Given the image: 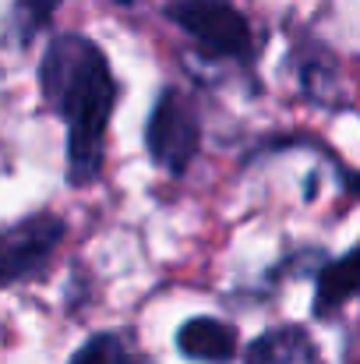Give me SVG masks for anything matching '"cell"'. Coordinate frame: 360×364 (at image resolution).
<instances>
[{
    "mask_svg": "<svg viewBox=\"0 0 360 364\" xmlns=\"http://www.w3.org/2000/svg\"><path fill=\"white\" fill-rule=\"evenodd\" d=\"M39 89L46 107L67 127V181L75 188L99 181L107 127L120 96L107 53L89 36H53L39 60Z\"/></svg>",
    "mask_w": 360,
    "mask_h": 364,
    "instance_id": "cell-1",
    "label": "cell"
},
{
    "mask_svg": "<svg viewBox=\"0 0 360 364\" xmlns=\"http://www.w3.org/2000/svg\"><path fill=\"white\" fill-rule=\"evenodd\" d=\"M166 18L209 57L247 64L254 57L251 21L230 0H173Z\"/></svg>",
    "mask_w": 360,
    "mask_h": 364,
    "instance_id": "cell-2",
    "label": "cell"
},
{
    "mask_svg": "<svg viewBox=\"0 0 360 364\" xmlns=\"http://www.w3.org/2000/svg\"><path fill=\"white\" fill-rule=\"evenodd\" d=\"M145 145H148V156L156 159V166L170 170L173 177H180L195 163L198 145H202V121H198L195 100L184 89L166 85L159 92L148 127H145Z\"/></svg>",
    "mask_w": 360,
    "mask_h": 364,
    "instance_id": "cell-3",
    "label": "cell"
},
{
    "mask_svg": "<svg viewBox=\"0 0 360 364\" xmlns=\"http://www.w3.org/2000/svg\"><path fill=\"white\" fill-rule=\"evenodd\" d=\"M64 234H67V227L53 213L28 216L25 223L4 230L0 234V287H11V283L36 276L53 258Z\"/></svg>",
    "mask_w": 360,
    "mask_h": 364,
    "instance_id": "cell-4",
    "label": "cell"
},
{
    "mask_svg": "<svg viewBox=\"0 0 360 364\" xmlns=\"http://www.w3.org/2000/svg\"><path fill=\"white\" fill-rule=\"evenodd\" d=\"M240 340L237 329L223 318H212V315H198V318H187L180 329H177V350L187 358V361L198 364H230L237 354Z\"/></svg>",
    "mask_w": 360,
    "mask_h": 364,
    "instance_id": "cell-5",
    "label": "cell"
},
{
    "mask_svg": "<svg viewBox=\"0 0 360 364\" xmlns=\"http://www.w3.org/2000/svg\"><path fill=\"white\" fill-rule=\"evenodd\" d=\"M244 364H322V358L304 326H276L247 343Z\"/></svg>",
    "mask_w": 360,
    "mask_h": 364,
    "instance_id": "cell-6",
    "label": "cell"
},
{
    "mask_svg": "<svg viewBox=\"0 0 360 364\" xmlns=\"http://www.w3.org/2000/svg\"><path fill=\"white\" fill-rule=\"evenodd\" d=\"M360 297V244L354 251H347L343 258L329 262L318 272V287H315V318H332L343 304H350Z\"/></svg>",
    "mask_w": 360,
    "mask_h": 364,
    "instance_id": "cell-7",
    "label": "cell"
},
{
    "mask_svg": "<svg viewBox=\"0 0 360 364\" xmlns=\"http://www.w3.org/2000/svg\"><path fill=\"white\" fill-rule=\"evenodd\" d=\"M67 364H145V358L127 333H96L75 350Z\"/></svg>",
    "mask_w": 360,
    "mask_h": 364,
    "instance_id": "cell-8",
    "label": "cell"
}]
</instances>
